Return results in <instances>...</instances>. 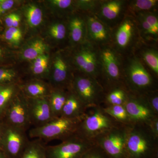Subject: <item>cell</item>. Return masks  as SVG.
<instances>
[{
  "mask_svg": "<svg viewBox=\"0 0 158 158\" xmlns=\"http://www.w3.org/2000/svg\"><path fill=\"white\" fill-rule=\"evenodd\" d=\"M127 158H158V139L146 124L129 126L126 141Z\"/></svg>",
  "mask_w": 158,
  "mask_h": 158,
  "instance_id": "1",
  "label": "cell"
},
{
  "mask_svg": "<svg viewBox=\"0 0 158 158\" xmlns=\"http://www.w3.org/2000/svg\"><path fill=\"white\" fill-rule=\"evenodd\" d=\"M123 76L126 87L132 94L144 96L157 90L154 77L137 57L133 56L129 58L123 66Z\"/></svg>",
  "mask_w": 158,
  "mask_h": 158,
  "instance_id": "2",
  "label": "cell"
},
{
  "mask_svg": "<svg viewBox=\"0 0 158 158\" xmlns=\"http://www.w3.org/2000/svg\"><path fill=\"white\" fill-rule=\"evenodd\" d=\"M99 48L101 64V75L99 81L105 91L116 86H125L121 55L111 44Z\"/></svg>",
  "mask_w": 158,
  "mask_h": 158,
  "instance_id": "3",
  "label": "cell"
},
{
  "mask_svg": "<svg viewBox=\"0 0 158 158\" xmlns=\"http://www.w3.org/2000/svg\"><path fill=\"white\" fill-rule=\"evenodd\" d=\"M79 123L76 134L94 141L95 138L119 124L103 110L102 106L90 108Z\"/></svg>",
  "mask_w": 158,
  "mask_h": 158,
  "instance_id": "4",
  "label": "cell"
},
{
  "mask_svg": "<svg viewBox=\"0 0 158 158\" xmlns=\"http://www.w3.org/2000/svg\"><path fill=\"white\" fill-rule=\"evenodd\" d=\"M81 120L62 117L55 118L42 126L30 129L28 136L30 138L42 141H63L76 134Z\"/></svg>",
  "mask_w": 158,
  "mask_h": 158,
  "instance_id": "5",
  "label": "cell"
},
{
  "mask_svg": "<svg viewBox=\"0 0 158 158\" xmlns=\"http://www.w3.org/2000/svg\"><path fill=\"white\" fill-rule=\"evenodd\" d=\"M70 89L88 109L101 106L105 90L97 79L81 74L73 76Z\"/></svg>",
  "mask_w": 158,
  "mask_h": 158,
  "instance_id": "6",
  "label": "cell"
},
{
  "mask_svg": "<svg viewBox=\"0 0 158 158\" xmlns=\"http://www.w3.org/2000/svg\"><path fill=\"white\" fill-rule=\"evenodd\" d=\"M129 126L119 123L94 141L109 158H127L126 141Z\"/></svg>",
  "mask_w": 158,
  "mask_h": 158,
  "instance_id": "7",
  "label": "cell"
},
{
  "mask_svg": "<svg viewBox=\"0 0 158 158\" xmlns=\"http://www.w3.org/2000/svg\"><path fill=\"white\" fill-rule=\"evenodd\" d=\"M140 37L135 19L132 15H126L112 30L111 45L121 56L131 50Z\"/></svg>",
  "mask_w": 158,
  "mask_h": 158,
  "instance_id": "8",
  "label": "cell"
},
{
  "mask_svg": "<svg viewBox=\"0 0 158 158\" xmlns=\"http://www.w3.org/2000/svg\"><path fill=\"white\" fill-rule=\"evenodd\" d=\"M78 46L73 54L74 64L81 74L99 81L101 75L99 48L88 41Z\"/></svg>",
  "mask_w": 158,
  "mask_h": 158,
  "instance_id": "9",
  "label": "cell"
},
{
  "mask_svg": "<svg viewBox=\"0 0 158 158\" xmlns=\"http://www.w3.org/2000/svg\"><path fill=\"white\" fill-rule=\"evenodd\" d=\"M94 141L76 134L55 145H46L47 158H81L95 145Z\"/></svg>",
  "mask_w": 158,
  "mask_h": 158,
  "instance_id": "10",
  "label": "cell"
},
{
  "mask_svg": "<svg viewBox=\"0 0 158 158\" xmlns=\"http://www.w3.org/2000/svg\"><path fill=\"white\" fill-rule=\"evenodd\" d=\"M3 116L4 123L27 131L31 126L27 99L20 89L9 103Z\"/></svg>",
  "mask_w": 158,
  "mask_h": 158,
  "instance_id": "11",
  "label": "cell"
},
{
  "mask_svg": "<svg viewBox=\"0 0 158 158\" xmlns=\"http://www.w3.org/2000/svg\"><path fill=\"white\" fill-rule=\"evenodd\" d=\"M27 131L4 123L2 148L9 158H19L30 141Z\"/></svg>",
  "mask_w": 158,
  "mask_h": 158,
  "instance_id": "12",
  "label": "cell"
},
{
  "mask_svg": "<svg viewBox=\"0 0 158 158\" xmlns=\"http://www.w3.org/2000/svg\"><path fill=\"white\" fill-rule=\"evenodd\" d=\"M124 106L133 123L148 125L156 115L148 103L144 96L129 93Z\"/></svg>",
  "mask_w": 158,
  "mask_h": 158,
  "instance_id": "13",
  "label": "cell"
},
{
  "mask_svg": "<svg viewBox=\"0 0 158 158\" xmlns=\"http://www.w3.org/2000/svg\"><path fill=\"white\" fill-rule=\"evenodd\" d=\"M85 19L88 41L98 47L111 44L112 29L93 13H88Z\"/></svg>",
  "mask_w": 158,
  "mask_h": 158,
  "instance_id": "14",
  "label": "cell"
},
{
  "mask_svg": "<svg viewBox=\"0 0 158 158\" xmlns=\"http://www.w3.org/2000/svg\"><path fill=\"white\" fill-rule=\"evenodd\" d=\"M127 2L123 0L100 1L94 14L110 28L117 25L122 19L127 7Z\"/></svg>",
  "mask_w": 158,
  "mask_h": 158,
  "instance_id": "15",
  "label": "cell"
},
{
  "mask_svg": "<svg viewBox=\"0 0 158 158\" xmlns=\"http://www.w3.org/2000/svg\"><path fill=\"white\" fill-rule=\"evenodd\" d=\"M27 99L31 126H42L55 118L52 114L48 98Z\"/></svg>",
  "mask_w": 158,
  "mask_h": 158,
  "instance_id": "16",
  "label": "cell"
},
{
  "mask_svg": "<svg viewBox=\"0 0 158 158\" xmlns=\"http://www.w3.org/2000/svg\"><path fill=\"white\" fill-rule=\"evenodd\" d=\"M140 37L144 40L156 42L158 38V18L155 11L135 14Z\"/></svg>",
  "mask_w": 158,
  "mask_h": 158,
  "instance_id": "17",
  "label": "cell"
},
{
  "mask_svg": "<svg viewBox=\"0 0 158 158\" xmlns=\"http://www.w3.org/2000/svg\"><path fill=\"white\" fill-rule=\"evenodd\" d=\"M73 77L70 76L68 63L61 54L54 59L53 69L50 77L51 86L56 89H68Z\"/></svg>",
  "mask_w": 158,
  "mask_h": 158,
  "instance_id": "18",
  "label": "cell"
},
{
  "mask_svg": "<svg viewBox=\"0 0 158 158\" xmlns=\"http://www.w3.org/2000/svg\"><path fill=\"white\" fill-rule=\"evenodd\" d=\"M68 90L66 101L60 117L81 119L88 109L70 89Z\"/></svg>",
  "mask_w": 158,
  "mask_h": 158,
  "instance_id": "19",
  "label": "cell"
},
{
  "mask_svg": "<svg viewBox=\"0 0 158 158\" xmlns=\"http://www.w3.org/2000/svg\"><path fill=\"white\" fill-rule=\"evenodd\" d=\"M68 27L69 40L72 45H80L88 41L85 19L79 15H73L69 19Z\"/></svg>",
  "mask_w": 158,
  "mask_h": 158,
  "instance_id": "20",
  "label": "cell"
},
{
  "mask_svg": "<svg viewBox=\"0 0 158 158\" xmlns=\"http://www.w3.org/2000/svg\"><path fill=\"white\" fill-rule=\"evenodd\" d=\"M20 89L26 97L29 98H47L49 96L53 88L45 82L34 80L19 85Z\"/></svg>",
  "mask_w": 158,
  "mask_h": 158,
  "instance_id": "21",
  "label": "cell"
},
{
  "mask_svg": "<svg viewBox=\"0 0 158 158\" xmlns=\"http://www.w3.org/2000/svg\"><path fill=\"white\" fill-rule=\"evenodd\" d=\"M129 93L125 86L113 87L105 92L102 104L105 106L124 105L127 100Z\"/></svg>",
  "mask_w": 158,
  "mask_h": 158,
  "instance_id": "22",
  "label": "cell"
},
{
  "mask_svg": "<svg viewBox=\"0 0 158 158\" xmlns=\"http://www.w3.org/2000/svg\"><path fill=\"white\" fill-rule=\"evenodd\" d=\"M68 92L65 89L53 88L48 97L49 103L53 116L55 118L60 117Z\"/></svg>",
  "mask_w": 158,
  "mask_h": 158,
  "instance_id": "23",
  "label": "cell"
},
{
  "mask_svg": "<svg viewBox=\"0 0 158 158\" xmlns=\"http://www.w3.org/2000/svg\"><path fill=\"white\" fill-rule=\"evenodd\" d=\"M48 50L46 44L40 39L31 40L23 49L22 58L26 60H34L37 57L46 54Z\"/></svg>",
  "mask_w": 158,
  "mask_h": 158,
  "instance_id": "24",
  "label": "cell"
},
{
  "mask_svg": "<svg viewBox=\"0 0 158 158\" xmlns=\"http://www.w3.org/2000/svg\"><path fill=\"white\" fill-rule=\"evenodd\" d=\"M46 144L40 139L29 141L19 158H47Z\"/></svg>",
  "mask_w": 158,
  "mask_h": 158,
  "instance_id": "25",
  "label": "cell"
},
{
  "mask_svg": "<svg viewBox=\"0 0 158 158\" xmlns=\"http://www.w3.org/2000/svg\"><path fill=\"white\" fill-rule=\"evenodd\" d=\"M19 90L18 84L0 85V116H3L9 103Z\"/></svg>",
  "mask_w": 158,
  "mask_h": 158,
  "instance_id": "26",
  "label": "cell"
},
{
  "mask_svg": "<svg viewBox=\"0 0 158 158\" xmlns=\"http://www.w3.org/2000/svg\"><path fill=\"white\" fill-rule=\"evenodd\" d=\"M102 108L107 114L118 123L126 125L134 124L124 105L106 106Z\"/></svg>",
  "mask_w": 158,
  "mask_h": 158,
  "instance_id": "27",
  "label": "cell"
},
{
  "mask_svg": "<svg viewBox=\"0 0 158 158\" xmlns=\"http://www.w3.org/2000/svg\"><path fill=\"white\" fill-rule=\"evenodd\" d=\"M25 16L30 27L36 28L41 24L43 20V12L41 9L34 4H29L24 9Z\"/></svg>",
  "mask_w": 158,
  "mask_h": 158,
  "instance_id": "28",
  "label": "cell"
},
{
  "mask_svg": "<svg viewBox=\"0 0 158 158\" xmlns=\"http://www.w3.org/2000/svg\"><path fill=\"white\" fill-rule=\"evenodd\" d=\"M143 61L155 76H158V52L153 48H144L141 52Z\"/></svg>",
  "mask_w": 158,
  "mask_h": 158,
  "instance_id": "29",
  "label": "cell"
},
{
  "mask_svg": "<svg viewBox=\"0 0 158 158\" xmlns=\"http://www.w3.org/2000/svg\"><path fill=\"white\" fill-rule=\"evenodd\" d=\"M157 0H136L131 1L128 7L134 14L142 12L154 11L158 6Z\"/></svg>",
  "mask_w": 158,
  "mask_h": 158,
  "instance_id": "30",
  "label": "cell"
},
{
  "mask_svg": "<svg viewBox=\"0 0 158 158\" xmlns=\"http://www.w3.org/2000/svg\"><path fill=\"white\" fill-rule=\"evenodd\" d=\"M48 32L51 37L55 40L62 41L66 37L67 34L66 26L64 23L56 22L51 26Z\"/></svg>",
  "mask_w": 158,
  "mask_h": 158,
  "instance_id": "31",
  "label": "cell"
},
{
  "mask_svg": "<svg viewBox=\"0 0 158 158\" xmlns=\"http://www.w3.org/2000/svg\"><path fill=\"white\" fill-rule=\"evenodd\" d=\"M17 74L14 69L0 67V85L17 84Z\"/></svg>",
  "mask_w": 158,
  "mask_h": 158,
  "instance_id": "32",
  "label": "cell"
},
{
  "mask_svg": "<svg viewBox=\"0 0 158 158\" xmlns=\"http://www.w3.org/2000/svg\"><path fill=\"white\" fill-rule=\"evenodd\" d=\"M101 1L94 0H81L75 1V6L82 11H87L88 13L94 14L98 8Z\"/></svg>",
  "mask_w": 158,
  "mask_h": 158,
  "instance_id": "33",
  "label": "cell"
},
{
  "mask_svg": "<svg viewBox=\"0 0 158 158\" xmlns=\"http://www.w3.org/2000/svg\"><path fill=\"white\" fill-rule=\"evenodd\" d=\"M49 3L54 9L59 11L69 10L74 4V1L71 0H52Z\"/></svg>",
  "mask_w": 158,
  "mask_h": 158,
  "instance_id": "34",
  "label": "cell"
},
{
  "mask_svg": "<svg viewBox=\"0 0 158 158\" xmlns=\"http://www.w3.org/2000/svg\"><path fill=\"white\" fill-rule=\"evenodd\" d=\"M144 96L153 112L156 115H158V90L151 91Z\"/></svg>",
  "mask_w": 158,
  "mask_h": 158,
  "instance_id": "35",
  "label": "cell"
},
{
  "mask_svg": "<svg viewBox=\"0 0 158 158\" xmlns=\"http://www.w3.org/2000/svg\"><path fill=\"white\" fill-rule=\"evenodd\" d=\"M81 158H109L104 152L96 144L88 150Z\"/></svg>",
  "mask_w": 158,
  "mask_h": 158,
  "instance_id": "36",
  "label": "cell"
},
{
  "mask_svg": "<svg viewBox=\"0 0 158 158\" xmlns=\"http://www.w3.org/2000/svg\"><path fill=\"white\" fill-rule=\"evenodd\" d=\"M2 38L8 43L14 45H17L19 44L21 40V39L15 36L8 28L3 34Z\"/></svg>",
  "mask_w": 158,
  "mask_h": 158,
  "instance_id": "37",
  "label": "cell"
},
{
  "mask_svg": "<svg viewBox=\"0 0 158 158\" xmlns=\"http://www.w3.org/2000/svg\"><path fill=\"white\" fill-rule=\"evenodd\" d=\"M15 3L13 0H0V17L12 9Z\"/></svg>",
  "mask_w": 158,
  "mask_h": 158,
  "instance_id": "38",
  "label": "cell"
},
{
  "mask_svg": "<svg viewBox=\"0 0 158 158\" xmlns=\"http://www.w3.org/2000/svg\"><path fill=\"white\" fill-rule=\"evenodd\" d=\"M148 126L153 135L158 139V116L154 118Z\"/></svg>",
  "mask_w": 158,
  "mask_h": 158,
  "instance_id": "39",
  "label": "cell"
},
{
  "mask_svg": "<svg viewBox=\"0 0 158 158\" xmlns=\"http://www.w3.org/2000/svg\"><path fill=\"white\" fill-rule=\"evenodd\" d=\"M15 15V13H11L6 15L4 18V22L6 27L9 28L12 27L13 19Z\"/></svg>",
  "mask_w": 158,
  "mask_h": 158,
  "instance_id": "40",
  "label": "cell"
},
{
  "mask_svg": "<svg viewBox=\"0 0 158 158\" xmlns=\"http://www.w3.org/2000/svg\"><path fill=\"white\" fill-rule=\"evenodd\" d=\"M8 57V50L0 44V64L5 62Z\"/></svg>",
  "mask_w": 158,
  "mask_h": 158,
  "instance_id": "41",
  "label": "cell"
},
{
  "mask_svg": "<svg viewBox=\"0 0 158 158\" xmlns=\"http://www.w3.org/2000/svg\"><path fill=\"white\" fill-rule=\"evenodd\" d=\"M20 16L17 13H15L14 19H13V23H12V27L18 28L20 23Z\"/></svg>",
  "mask_w": 158,
  "mask_h": 158,
  "instance_id": "42",
  "label": "cell"
},
{
  "mask_svg": "<svg viewBox=\"0 0 158 158\" xmlns=\"http://www.w3.org/2000/svg\"><path fill=\"white\" fill-rule=\"evenodd\" d=\"M4 123L3 125H0V148H2V141L3 134H4Z\"/></svg>",
  "mask_w": 158,
  "mask_h": 158,
  "instance_id": "43",
  "label": "cell"
},
{
  "mask_svg": "<svg viewBox=\"0 0 158 158\" xmlns=\"http://www.w3.org/2000/svg\"><path fill=\"white\" fill-rule=\"evenodd\" d=\"M0 158H9L2 149H0Z\"/></svg>",
  "mask_w": 158,
  "mask_h": 158,
  "instance_id": "44",
  "label": "cell"
},
{
  "mask_svg": "<svg viewBox=\"0 0 158 158\" xmlns=\"http://www.w3.org/2000/svg\"><path fill=\"white\" fill-rule=\"evenodd\" d=\"M2 27L0 25V33L2 32Z\"/></svg>",
  "mask_w": 158,
  "mask_h": 158,
  "instance_id": "45",
  "label": "cell"
}]
</instances>
